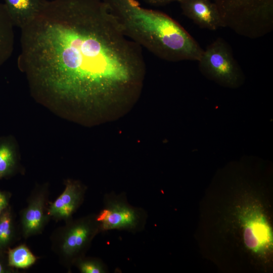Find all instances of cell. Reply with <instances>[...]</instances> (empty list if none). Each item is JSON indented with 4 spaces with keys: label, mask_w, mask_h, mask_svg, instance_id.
Wrapping results in <instances>:
<instances>
[{
    "label": "cell",
    "mask_w": 273,
    "mask_h": 273,
    "mask_svg": "<svg viewBox=\"0 0 273 273\" xmlns=\"http://www.w3.org/2000/svg\"><path fill=\"white\" fill-rule=\"evenodd\" d=\"M20 29L18 67L32 97L57 116L93 125L141 95L142 48L103 0H44Z\"/></svg>",
    "instance_id": "cell-1"
},
{
    "label": "cell",
    "mask_w": 273,
    "mask_h": 273,
    "mask_svg": "<svg viewBox=\"0 0 273 273\" xmlns=\"http://www.w3.org/2000/svg\"><path fill=\"white\" fill-rule=\"evenodd\" d=\"M125 35L142 48L170 62L196 61L203 50L176 21L134 0H103Z\"/></svg>",
    "instance_id": "cell-2"
},
{
    "label": "cell",
    "mask_w": 273,
    "mask_h": 273,
    "mask_svg": "<svg viewBox=\"0 0 273 273\" xmlns=\"http://www.w3.org/2000/svg\"><path fill=\"white\" fill-rule=\"evenodd\" d=\"M225 27L249 38L273 29V0H214Z\"/></svg>",
    "instance_id": "cell-3"
},
{
    "label": "cell",
    "mask_w": 273,
    "mask_h": 273,
    "mask_svg": "<svg viewBox=\"0 0 273 273\" xmlns=\"http://www.w3.org/2000/svg\"><path fill=\"white\" fill-rule=\"evenodd\" d=\"M101 233L96 214L65 222L54 231L52 246L61 262L70 270L77 259L85 255L95 237Z\"/></svg>",
    "instance_id": "cell-4"
},
{
    "label": "cell",
    "mask_w": 273,
    "mask_h": 273,
    "mask_svg": "<svg viewBox=\"0 0 273 273\" xmlns=\"http://www.w3.org/2000/svg\"><path fill=\"white\" fill-rule=\"evenodd\" d=\"M101 233L117 230L135 234L145 230L148 214L143 208L131 205L124 192L106 193L103 206L96 214Z\"/></svg>",
    "instance_id": "cell-5"
},
{
    "label": "cell",
    "mask_w": 273,
    "mask_h": 273,
    "mask_svg": "<svg viewBox=\"0 0 273 273\" xmlns=\"http://www.w3.org/2000/svg\"><path fill=\"white\" fill-rule=\"evenodd\" d=\"M198 62L202 74L221 86L235 88L244 82L243 72L223 38L218 37L203 50Z\"/></svg>",
    "instance_id": "cell-6"
},
{
    "label": "cell",
    "mask_w": 273,
    "mask_h": 273,
    "mask_svg": "<svg viewBox=\"0 0 273 273\" xmlns=\"http://www.w3.org/2000/svg\"><path fill=\"white\" fill-rule=\"evenodd\" d=\"M49 189L47 184L37 185L28 198L20 213V232L27 239L42 233L51 219L48 214Z\"/></svg>",
    "instance_id": "cell-7"
},
{
    "label": "cell",
    "mask_w": 273,
    "mask_h": 273,
    "mask_svg": "<svg viewBox=\"0 0 273 273\" xmlns=\"http://www.w3.org/2000/svg\"><path fill=\"white\" fill-rule=\"evenodd\" d=\"M62 193L49 202L48 212L51 218L66 222L73 218L84 201L87 187L80 181L68 179L64 182Z\"/></svg>",
    "instance_id": "cell-8"
},
{
    "label": "cell",
    "mask_w": 273,
    "mask_h": 273,
    "mask_svg": "<svg viewBox=\"0 0 273 273\" xmlns=\"http://www.w3.org/2000/svg\"><path fill=\"white\" fill-rule=\"evenodd\" d=\"M179 4L183 14L200 27L210 30L225 27L214 2L210 0H183Z\"/></svg>",
    "instance_id": "cell-9"
},
{
    "label": "cell",
    "mask_w": 273,
    "mask_h": 273,
    "mask_svg": "<svg viewBox=\"0 0 273 273\" xmlns=\"http://www.w3.org/2000/svg\"><path fill=\"white\" fill-rule=\"evenodd\" d=\"M14 26L21 28L39 12L44 0H4Z\"/></svg>",
    "instance_id": "cell-10"
},
{
    "label": "cell",
    "mask_w": 273,
    "mask_h": 273,
    "mask_svg": "<svg viewBox=\"0 0 273 273\" xmlns=\"http://www.w3.org/2000/svg\"><path fill=\"white\" fill-rule=\"evenodd\" d=\"M18 145L11 135L0 136V179L10 176L20 169Z\"/></svg>",
    "instance_id": "cell-11"
},
{
    "label": "cell",
    "mask_w": 273,
    "mask_h": 273,
    "mask_svg": "<svg viewBox=\"0 0 273 273\" xmlns=\"http://www.w3.org/2000/svg\"><path fill=\"white\" fill-rule=\"evenodd\" d=\"M14 27L4 4L0 3V67L13 53L15 40Z\"/></svg>",
    "instance_id": "cell-12"
},
{
    "label": "cell",
    "mask_w": 273,
    "mask_h": 273,
    "mask_svg": "<svg viewBox=\"0 0 273 273\" xmlns=\"http://www.w3.org/2000/svg\"><path fill=\"white\" fill-rule=\"evenodd\" d=\"M269 229L262 218H254L247 224L244 232L245 242L249 248L257 250L270 244Z\"/></svg>",
    "instance_id": "cell-13"
},
{
    "label": "cell",
    "mask_w": 273,
    "mask_h": 273,
    "mask_svg": "<svg viewBox=\"0 0 273 273\" xmlns=\"http://www.w3.org/2000/svg\"><path fill=\"white\" fill-rule=\"evenodd\" d=\"M17 235L13 214L9 205L0 216V254L7 253Z\"/></svg>",
    "instance_id": "cell-14"
},
{
    "label": "cell",
    "mask_w": 273,
    "mask_h": 273,
    "mask_svg": "<svg viewBox=\"0 0 273 273\" xmlns=\"http://www.w3.org/2000/svg\"><path fill=\"white\" fill-rule=\"evenodd\" d=\"M7 253L9 265L13 268H27L33 265L37 259L25 244L14 248H9Z\"/></svg>",
    "instance_id": "cell-15"
},
{
    "label": "cell",
    "mask_w": 273,
    "mask_h": 273,
    "mask_svg": "<svg viewBox=\"0 0 273 273\" xmlns=\"http://www.w3.org/2000/svg\"><path fill=\"white\" fill-rule=\"evenodd\" d=\"M81 273H107L109 272L107 265L100 258L86 257L85 255L77 259L74 262Z\"/></svg>",
    "instance_id": "cell-16"
},
{
    "label": "cell",
    "mask_w": 273,
    "mask_h": 273,
    "mask_svg": "<svg viewBox=\"0 0 273 273\" xmlns=\"http://www.w3.org/2000/svg\"><path fill=\"white\" fill-rule=\"evenodd\" d=\"M14 272V268L9 265L7 253L0 254V273H12Z\"/></svg>",
    "instance_id": "cell-17"
},
{
    "label": "cell",
    "mask_w": 273,
    "mask_h": 273,
    "mask_svg": "<svg viewBox=\"0 0 273 273\" xmlns=\"http://www.w3.org/2000/svg\"><path fill=\"white\" fill-rule=\"evenodd\" d=\"M10 194L0 191V216L4 210L9 206Z\"/></svg>",
    "instance_id": "cell-18"
},
{
    "label": "cell",
    "mask_w": 273,
    "mask_h": 273,
    "mask_svg": "<svg viewBox=\"0 0 273 273\" xmlns=\"http://www.w3.org/2000/svg\"><path fill=\"white\" fill-rule=\"evenodd\" d=\"M183 0H145V1L151 5L159 6L166 5L173 2H181Z\"/></svg>",
    "instance_id": "cell-19"
}]
</instances>
